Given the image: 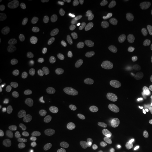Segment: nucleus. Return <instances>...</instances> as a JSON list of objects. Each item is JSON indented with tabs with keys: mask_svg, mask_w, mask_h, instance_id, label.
<instances>
[{
	"mask_svg": "<svg viewBox=\"0 0 152 152\" xmlns=\"http://www.w3.org/2000/svg\"><path fill=\"white\" fill-rule=\"evenodd\" d=\"M48 12L47 4L41 0H35L23 6L19 11V16L28 22L39 21Z\"/></svg>",
	"mask_w": 152,
	"mask_h": 152,
	"instance_id": "nucleus-1",
	"label": "nucleus"
},
{
	"mask_svg": "<svg viewBox=\"0 0 152 152\" xmlns=\"http://www.w3.org/2000/svg\"><path fill=\"white\" fill-rule=\"evenodd\" d=\"M26 73L21 66H14L11 68L4 75V82L9 87H14L18 86L23 82Z\"/></svg>",
	"mask_w": 152,
	"mask_h": 152,
	"instance_id": "nucleus-2",
	"label": "nucleus"
},
{
	"mask_svg": "<svg viewBox=\"0 0 152 152\" xmlns=\"http://www.w3.org/2000/svg\"><path fill=\"white\" fill-rule=\"evenodd\" d=\"M41 124V119L38 115L31 113L22 114L19 118L18 126L23 131H32L37 129Z\"/></svg>",
	"mask_w": 152,
	"mask_h": 152,
	"instance_id": "nucleus-3",
	"label": "nucleus"
},
{
	"mask_svg": "<svg viewBox=\"0 0 152 152\" xmlns=\"http://www.w3.org/2000/svg\"><path fill=\"white\" fill-rule=\"evenodd\" d=\"M75 102L79 109L87 111L92 107L94 103V96L88 91H80L76 94Z\"/></svg>",
	"mask_w": 152,
	"mask_h": 152,
	"instance_id": "nucleus-4",
	"label": "nucleus"
},
{
	"mask_svg": "<svg viewBox=\"0 0 152 152\" xmlns=\"http://www.w3.org/2000/svg\"><path fill=\"white\" fill-rule=\"evenodd\" d=\"M43 106L42 101L38 96H29L26 98L20 104V109L26 113L38 111Z\"/></svg>",
	"mask_w": 152,
	"mask_h": 152,
	"instance_id": "nucleus-5",
	"label": "nucleus"
},
{
	"mask_svg": "<svg viewBox=\"0 0 152 152\" xmlns=\"http://www.w3.org/2000/svg\"><path fill=\"white\" fill-rule=\"evenodd\" d=\"M147 79V73L144 71H138L130 76L126 82V88L128 90H134L145 84Z\"/></svg>",
	"mask_w": 152,
	"mask_h": 152,
	"instance_id": "nucleus-6",
	"label": "nucleus"
},
{
	"mask_svg": "<svg viewBox=\"0 0 152 152\" xmlns=\"http://www.w3.org/2000/svg\"><path fill=\"white\" fill-rule=\"evenodd\" d=\"M16 45V39L13 34L0 33V52L4 53L13 50Z\"/></svg>",
	"mask_w": 152,
	"mask_h": 152,
	"instance_id": "nucleus-7",
	"label": "nucleus"
},
{
	"mask_svg": "<svg viewBox=\"0 0 152 152\" xmlns=\"http://www.w3.org/2000/svg\"><path fill=\"white\" fill-rule=\"evenodd\" d=\"M144 40L140 36H134L127 43V52L130 56H137L142 52L144 48Z\"/></svg>",
	"mask_w": 152,
	"mask_h": 152,
	"instance_id": "nucleus-8",
	"label": "nucleus"
},
{
	"mask_svg": "<svg viewBox=\"0 0 152 152\" xmlns=\"http://www.w3.org/2000/svg\"><path fill=\"white\" fill-rule=\"evenodd\" d=\"M96 50V45L91 42H85L82 45L79 49L78 55L80 58L87 60L92 58Z\"/></svg>",
	"mask_w": 152,
	"mask_h": 152,
	"instance_id": "nucleus-9",
	"label": "nucleus"
},
{
	"mask_svg": "<svg viewBox=\"0 0 152 152\" xmlns=\"http://www.w3.org/2000/svg\"><path fill=\"white\" fill-rule=\"evenodd\" d=\"M80 76L83 80L85 81H94L99 77V73L96 68L86 66L83 68L80 71Z\"/></svg>",
	"mask_w": 152,
	"mask_h": 152,
	"instance_id": "nucleus-10",
	"label": "nucleus"
},
{
	"mask_svg": "<svg viewBox=\"0 0 152 152\" xmlns=\"http://www.w3.org/2000/svg\"><path fill=\"white\" fill-rule=\"evenodd\" d=\"M67 142L71 145H81L85 142L84 135L79 130H76V129H73L68 132Z\"/></svg>",
	"mask_w": 152,
	"mask_h": 152,
	"instance_id": "nucleus-11",
	"label": "nucleus"
},
{
	"mask_svg": "<svg viewBox=\"0 0 152 152\" xmlns=\"http://www.w3.org/2000/svg\"><path fill=\"white\" fill-rule=\"evenodd\" d=\"M137 100V95L134 93H130L125 96L119 104V111L121 112L128 111L131 107H132Z\"/></svg>",
	"mask_w": 152,
	"mask_h": 152,
	"instance_id": "nucleus-12",
	"label": "nucleus"
},
{
	"mask_svg": "<svg viewBox=\"0 0 152 152\" xmlns=\"http://www.w3.org/2000/svg\"><path fill=\"white\" fill-rule=\"evenodd\" d=\"M47 96L49 99L53 104H57L61 102L63 94L61 90L57 85H51L47 90Z\"/></svg>",
	"mask_w": 152,
	"mask_h": 152,
	"instance_id": "nucleus-13",
	"label": "nucleus"
},
{
	"mask_svg": "<svg viewBox=\"0 0 152 152\" xmlns=\"http://www.w3.org/2000/svg\"><path fill=\"white\" fill-rule=\"evenodd\" d=\"M123 52V45L118 39H113L110 42L109 54L112 58H115L121 56Z\"/></svg>",
	"mask_w": 152,
	"mask_h": 152,
	"instance_id": "nucleus-14",
	"label": "nucleus"
},
{
	"mask_svg": "<svg viewBox=\"0 0 152 152\" xmlns=\"http://www.w3.org/2000/svg\"><path fill=\"white\" fill-rule=\"evenodd\" d=\"M71 51V47L68 44H63L57 49L55 55V61L58 64H62L67 58Z\"/></svg>",
	"mask_w": 152,
	"mask_h": 152,
	"instance_id": "nucleus-15",
	"label": "nucleus"
},
{
	"mask_svg": "<svg viewBox=\"0 0 152 152\" xmlns=\"http://www.w3.org/2000/svg\"><path fill=\"white\" fill-rule=\"evenodd\" d=\"M51 16L55 22L58 23H62L65 21L66 16L64 11L59 7H54L52 9L50 12Z\"/></svg>",
	"mask_w": 152,
	"mask_h": 152,
	"instance_id": "nucleus-16",
	"label": "nucleus"
},
{
	"mask_svg": "<svg viewBox=\"0 0 152 152\" xmlns=\"http://www.w3.org/2000/svg\"><path fill=\"white\" fill-rule=\"evenodd\" d=\"M13 20H14V18H13L12 14L10 12L4 11L0 15V26H1V27H9L13 23Z\"/></svg>",
	"mask_w": 152,
	"mask_h": 152,
	"instance_id": "nucleus-17",
	"label": "nucleus"
},
{
	"mask_svg": "<svg viewBox=\"0 0 152 152\" xmlns=\"http://www.w3.org/2000/svg\"><path fill=\"white\" fill-rule=\"evenodd\" d=\"M123 152H140V149L135 141L128 140L124 144Z\"/></svg>",
	"mask_w": 152,
	"mask_h": 152,
	"instance_id": "nucleus-18",
	"label": "nucleus"
},
{
	"mask_svg": "<svg viewBox=\"0 0 152 152\" xmlns=\"http://www.w3.org/2000/svg\"><path fill=\"white\" fill-rule=\"evenodd\" d=\"M118 128V121L115 118L109 119L106 125V131L108 134H113L116 132Z\"/></svg>",
	"mask_w": 152,
	"mask_h": 152,
	"instance_id": "nucleus-19",
	"label": "nucleus"
},
{
	"mask_svg": "<svg viewBox=\"0 0 152 152\" xmlns=\"http://www.w3.org/2000/svg\"><path fill=\"white\" fill-rule=\"evenodd\" d=\"M144 142L148 148L152 150V133H147L144 136Z\"/></svg>",
	"mask_w": 152,
	"mask_h": 152,
	"instance_id": "nucleus-20",
	"label": "nucleus"
},
{
	"mask_svg": "<svg viewBox=\"0 0 152 152\" xmlns=\"http://www.w3.org/2000/svg\"><path fill=\"white\" fill-rule=\"evenodd\" d=\"M102 3L106 7H112V6H118L123 3L122 0H103Z\"/></svg>",
	"mask_w": 152,
	"mask_h": 152,
	"instance_id": "nucleus-21",
	"label": "nucleus"
},
{
	"mask_svg": "<svg viewBox=\"0 0 152 152\" xmlns=\"http://www.w3.org/2000/svg\"><path fill=\"white\" fill-rule=\"evenodd\" d=\"M94 152H111V149L107 144H101L95 148Z\"/></svg>",
	"mask_w": 152,
	"mask_h": 152,
	"instance_id": "nucleus-22",
	"label": "nucleus"
},
{
	"mask_svg": "<svg viewBox=\"0 0 152 152\" xmlns=\"http://www.w3.org/2000/svg\"><path fill=\"white\" fill-rule=\"evenodd\" d=\"M28 152H45V151H44V150L40 147H33L28 149Z\"/></svg>",
	"mask_w": 152,
	"mask_h": 152,
	"instance_id": "nucleus-23",
	"label": "nucleus"
},
{
	"mask_svg": "<svg viewBox=\"0 0 152 152\" xmlns=\"http://www.w3.org/2000/svg\"><path fill=\"white\" fill-rule=\"evenodd\" d=\"M144 7H145L146 9L149 10L152 12V4L151 3H146L145 5H144Z\"/></svg>",
	"mask_w": 152,
	"mask_h": 152,
	"instance_id": "nucleus-24",
	"label": "nucleus"
},
{
	"mask_svg": "<svg viewBox=\"0 0 152 152\" xmlns=\"http://www.w3.org/2000/svg\"><path fill=\"white\" fill-rule=\"evenodd\" d=\"M148 33H149V35L151 38H152V21L149 23V28H148Z\"/></svg>",
	"mask_w": 152,
	"mask_h": 152,
	"instance_id": "nucleus-25",
	"label": "nucleus"
},
{
	"mask_svg": "<svg viewBox=\"0 0 152 152\" xmlns=\"http://www.w3.org/2000/svg\"><path fill=\"white\" fill-rule=\"evenodd\" d=\"M2 105H3V97L1 95H0V108H1Z\"/></svg>",
	"mask_w": 152,
	"mask_h": 152,
	"instance_id": "nucleus-26",
	"label": "nucleus"
},
{
	"mask_svg": "<svg viewBox=\"0 0 152 152\" xmlns=\"http://www.w3.org/2000/svg\"><path fill=\"white\" fill-rule=\"evenodd\" d=\"M4 2H5L4 0H1V1H0V6H2L4 4Z\"/></svg>",
	"mask_w": 152,
	"mask_h": 152,
	"instance_id": "nucleus-27",
	"label": "nucleus"
},
{
	"mask_svg": "<svg viewBox=\"0 0 152 152\" xmlns=\"http://www.w3.org/2000/svg\"><path fill=\"white\" fill-rule=\"evenodd\" d=\"M77 152H83V151H77Z\"/></svg>",
	"mask_w": 152,
	"mask_h": 152,
	"instance_id": "nucleus-28",
	"label": "nucleus"
}]
</instances>
